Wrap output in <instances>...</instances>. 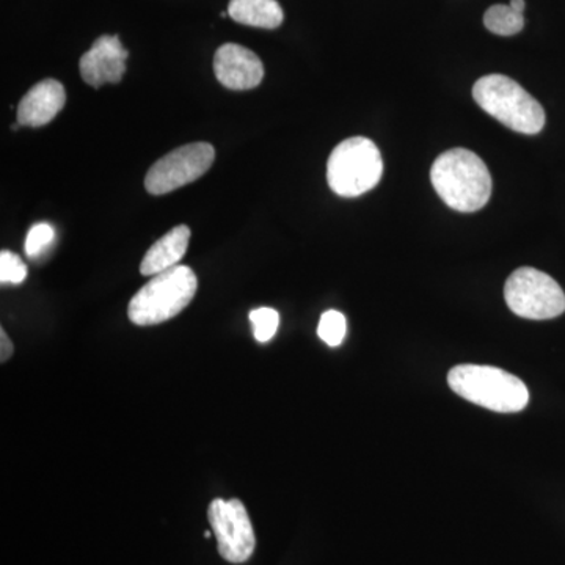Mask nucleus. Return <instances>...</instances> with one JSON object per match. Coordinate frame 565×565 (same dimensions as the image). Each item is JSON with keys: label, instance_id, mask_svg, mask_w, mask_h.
<instances>
[{"label": "nucleus", "instance_id": "obj_1", "mask_svg": "<svg viewBox=\"0 0 565 565\" xmlns=\"http://www.w3.org/2000/svg\"><path fill=\"white\" fill-rule=\"evenodd\" d=\"M435 192L451 210L476 212L489 203L492 177L478 154L455 148L438 156L430 170Z\"/></svg>", "mask_w": 565, "mask_h": 565}, {"label": "nucleus", "instance_id": "obj_2", "mask_svg": "<svg viewBox=\"0 0 565 565\" xmlns=\"http://www.w3.org/2000/svg\"><path fill=\"white\" fill-rule=\"evenodd\" d=\"M448 384L463 399L498 414H516L530 403L526 385L500 367L459 364L449 371Z\"/></svg>", "mask_w": 565, "mask_h": 565}, {"label": "nucleus", "instance_id": "obj_3", "mask_svg": "<svg viewBox=\"0 0 565 565\" xmlns=\"http://www.w3.org/2000/svg\"><path fill=\"white\" fill-rule=\"evenodd\" d=\"M196 288L199 280L188 266L154 275L129 302V321L140 327L170 321L192 302Z\"/></svg>", "mask_w": 565, "mask_h": 565}, {"label": "nucleus", "instance_id": "obj_4", "mask_svg": "<svg viewBox=\"0 0 565 565\" xmlns=\"http://www.w3.org/2000/svg\"><path fill=\"white\" fill-rule=\"evenodd\" d=\"M473 98L482 110L512 131L534 136L544 129V107L509 77L501 74L482 77L475 84Z\"/></svg>", "mask_w": 565, "mask_h": 565}, {"label": "nucleus", "instance_id": "obj_5", "mask_svg": "<svg viewBox=\"0 0 565 565\" xmlns=\"http://www.w3.org/2000/svg\"><path fill=\"white\" fill-rule=\"evenodd\" d=\"M384 161L373 140L352 137L341 141L327 163V181L337 195L344 199L363 195L379 184Z\"/></svg>", "mask_w": 565, "mask_h": 565}, {"label": "nucleus", "instance_id": "obj_6", "mask_svg": "<svg viewBox=\"0 0 565 565\" xmlns=\"http://www.w3.org/2000/svg\"><path fill=\"white\" fill-rule=\"evenodd\" d=\"M504 299L512 313L533 321L555 319L565 311L563 288L550 275L533 267L516 269L508 278Z\"/></svg>", "mask_w": 565, "mask_h": 565}, {"label": "nucleus", "instance_id": "obj_7", "mask_svg": "<svg viewBox=\"0 0 565 565\" xmlns=\"http://www.w3.org/2000/svg\"><path fill=\"white\" fill-rule=\"evenodd\" d=\"M214 159V147L206 141L184 145L163 156L151 167L145 178V188L151 195H166L177 191L202 178L211 169Z\"/></svg>", "mask_w": 565, "mask_h": 565}, {"label": "nucleus", "instance_id": "obj_8", "mask_svg": "<svg viewBox=\"0 0 565 565\" xmlns=\"http://www.w3.org/2000/svg\"><path fill=\"white\" fill-rule=\"evenodd\" d=\"M207 519L223 559L233 564H243L250 559L255 552L256 537L243 501L236 498L228 501L217 498L210 505Z\"/></svg>", "mask_w": 565, "mask_h": 565}, {"label": "nucleus", "instance_id": "obj_9", "mask_svg": "<svg viewBox=\"0 0 565 565\" xmlns=\"http://www.w3.org/2000/svg\"><path fill=\"white\" fill-rule=\"evenodd\" d=\"M214 73L228 90H252L262 84L263 62L258 55L239 44L226 43L214 55Z\"/></svg>", "mask_w": 565, "mask_h": 565}, {"label": "nucleus", "instance_id": "obj_10", "mask_svg": "<svg viewBox=\"0 0 565 565\" xmlns=\"http://www.w3.org/2000/svg\"><path fill=\"white\" fill-rule=\"evenodd\" d=\"M128 57L129 52L122 47L117 35L99 36L81 57L82 79L95 88L104 84H118L125 74Z\"/></svg>", "mask_w": 565, "mask_h": 565}, {"label": "nucleus", "instance_id": "obj_11", "mask_svg": "<svg viewBox=\"0 0 565 565\" xmlns=\"http://www.w3.org/2000/svg\"><path fill=\"white\" fill-rule=\"evenodd\" d=\"M66 93L61 82L41 81L25 93L18 106V122L29 128H41L57 117L65 107Z\"/></svg>", "mask_w": 565, "mask_h": 565}, {"label": "nucleus", "instance_id": "obj_12", "mask_svg": "<svg viewBox=\"0 0 565 565\" xmlns=\"http://www.w3.org/2000/svg\"><path fill=\"white\" fill-rule=\"evenodd\" d=\"M191 234L189 226H174L172 232L161 237L145 255L143 262L140 264V274L154 277V275L180 266L178 263L184 258L185 252H188Z\"/></svg>", "mask_w": 565, "mask_h": 565}, {"label": "nucleus", "instance_id": "obj_13", "mask_svg": "<svg viewBox=\"0 0 565 565\" xmlns=\"http://www.w3.org/2000/svg\"><path fill=\"white\" fill-rule=\"evenodd\" d=\"M228 14L239 24L259 29H277L285 20V13L277 0H232Z\"/></svg>", "mask_w": 565, "mask_h": 565}, {"label": "nucleus", "instance_id": "obj_14", "mask_svg": "<svg viewBox=\"0 0 565 565\" xmlns=\"http://www.w3.org/2000/svg\"><path fill=\"white\" fill-rule=\"evenodd\" d=\"M484 24L494 35L512 36L523 31L525 18L509 6H493L486 11Z\"/></svg>", "mask_w": 565, "mask_h": 565}, {"label": "nucleus", "instance_id": "obj_15", "mask_svg": "<svg viewBox=\"0 0 565 565\" xmlns=\"http://www.w3.org/2000/svg\"><path fill=\"white\" fill-rule=\"evenodd\" d=\"M345 333H348V321H345L343 313L329 310L321 316L318 334L323 343L330 345V348H338V345L343 343Z\"/></svg>", "mask_w": 565, "mask_h": 565}, {"label": "nucleus", "instance_id": "obj_16", "mask_svg": "<svg viewBox=\"0 0 565 565\" xmlns=\"http://www.w3.org/2000/svg\"><path fill=\"white\" fill-rule=\"evenodd\" d=\"M253 334L258 343L273 340L280 326V315L274 308H258L250 313Z\"/></svg>", "mask_w": 565, "mask_h": 565}, {"label": "nucleus", "instance_id": "obj_17", "mask_svg": "<svg viewBox=\"0 0 565 565\" xmlns=\"http://www.w3.org/2000/svg\"><path fill=\"white\" fill-rule=\"evenodd\" d=\"M55 239V230L50 223H36L32 226L31 232L25 239V253L29 258H39Z\"/></svg>", "mask_w": 565, "mask_h": 565}, {"label": "nucleus", "instance_id": "obj_18", "mask_svg": "<svg viewBox=\"0 0 565 565\" xmlns=\"http://www.w3.org/2000/svg\"><path fill=\"white\" fill-rule=\"evenodd\" d=\"M28 277V266L20 256L9 250L0 253V281L6 285H20Z\"/></svg>", "mask_w": 565, "mask_h": 565}, {"label": "nucleus", "instance_id": "obj_19", "mask_svg": "<svg viewBox=\"0 0 565 565\" xmlns=\"http://www.w3.org/2000/svg\"><path fill=\"white\" fill-rule=\"evenodd\" d=\"M0 344H2V353H0V362L6 363L7 360L13 355V344H11L9 334L6 333V330H0Z\"/></svg>", "mask_w": 565, "mask_h": 565}, {"label": "nucleus", "instance_id": "obj_20", "mask_svg": "<svg viewBox=\"0 0 565 565\" xmlns=\"http://www.w3.org/2000/svg\"><path fill=\"white\" fill-rule=\"evenodd\" d=\"M509 7H511L512 10H515L516 13L523 14V11H525V0H511V3H509Z\"/></svg>", "mask_w": 565, "mask_h": 565}, {"label": "nucleus", "instance_id": "obj_21", "mask_svg": "<svg viewBox=\"0 0 565 565\" xmlns=\"http://www.w3.org/2000/svg\"><path fill=\"white\" fill-rule=\"evenodd\" d=\"M203 535H204V537L210 539L212 533H211V531H206V533H204Z\"/></svg>", "mask_w": 565, "mask_h": 565}]
</instances>
